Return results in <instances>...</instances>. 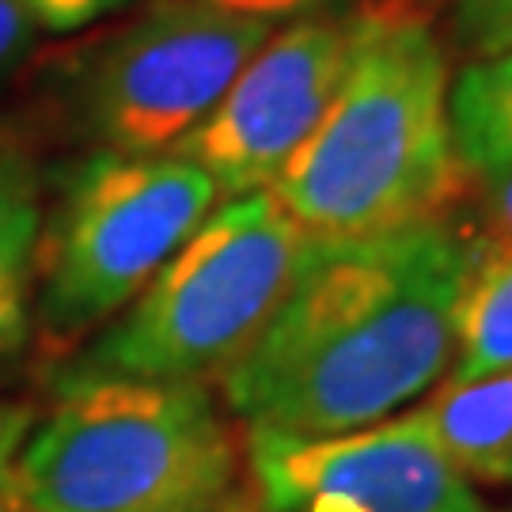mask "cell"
Wrapping results in <instances>:
<instances>
[{
	"label": "cell",
	"instance_id": "7c38bea8",
	"mask_svg": "<svg viewBox=\"0 0 512 512\" xmlns=\"http://www.w3.org/2000/svg\"><path fill=\"white\" fill-rule=\"evenodd\" d=\"M512 365V251L478 255L456 323V361L448 380H475Z\"/></svg>",
	"mask_w": 512,
	"mask_h": 512
},
{
	"label": "cell",
	"instance_id": "8fae6325",
	"mask_svg": "<svg viewBox=\"0 0 512 512\" xmlns=\"http://www.w3.org/2000/svg\"><path fill=\"white\" fill-rule=\"evenodd\" d=\"M459 167L486 179L512 164V50L475 57L448 95Z\"/></svg>",
	"mask_w": 512,
	"mask_h": 512
},
{
	"label": "cell",
	"instance_id": "2e32d148",
	"mask_svg": "<svg viewBox=\"0 0 512 512\" xmlns=\"http://www.w3.org/2000/svg\"><path fill=\"white\" fill-rule=\"evenodd\" d=\"M31 425H35L31 406L0 399V512H23L19 509V490H16V467Z\"/></svg>",
	"mask_w": 512,
	"mask_h": 512
},
{
	"label": "cell",
	"instance_id": "6da1fadb",
	"mask_svg": "<svg viewBox=\"0 0 512 512\" xmlns=\"http://www.w3.org/2000/svg\"><path fill=\"white\" fill-rule=\"evenodd\" d=\"M478 243L444 217L361 239H311L289 296L220 376L247 429L338 437L384 421L456 361Z\"/></svg>",
	"mask_w": 512,
	"mask_h": 512
},
{
	"label": "cell",
	"instance_id": "ffe728a7",
	"mask_svg": "<svg viewBox=\"0 0 512 512\" xmlns=\"http://www.w3.org/2000/svg\"><path fill=\"white\" fill-rule=\"evenodd\" d=\"M490 482H509L512 486V456H505L501 463H497V471L490 475Z\"/></svg>",
	"mask_w": 512,
	"mask_h": 512
},
{
	"label": "cell",
	"instance_id": "7a4b0ae2",
	"mask_svg": "<svg viewBox=\"0 0 512 512\" xmlns=\"http://www.w3.org/2000/svg\"><path fill=\"white\" fill-rule=\"evenodd\" d=\"M448 95V57L429 23L368 12L327 114L270 186L274 202L323 239L440 217L463 175Z\"/></svg>",
	"mask_w": 512,
	"mask_h": 512
},
{
	"label": "cell",
	"instance_id": "5b68a950",
	"mask_svg": "<svg viewBox=\"0 0 512 512\" xmlns=\"http://www.w3.org/2000/svg\"><path fill=\"white\" fill-rule=\"evenodd\" d=\"M217 183L175 152L126 156L95 148L57 186L42 220L35 323L46 342L73 346L107 327L198 232Z\"/></svg>",
	"mask_w": 512,
	"mask_h": 512
},
{
	"label": "cell",
	"instance_id": "ba28073f",
	"mask_svg": "<svg viewBox=\"0 0 512 512\" xmlns=\"http://www.w3.org/2000/svg\"><path fill=\"white\" fill-rule=\"evenodd\" d=\"M247 467L266 512H300L315 497L365 512H490L471 478L403 418L338 437L247 429Z\"/></svg>",
	"mask_w": 512,
	"mask_h": 512
},
{
	"label": "cell",
	"instance_id": "9a60e30c",
	"mask_svg": "<svg viewBox=\"0 0 512 512\" xmlns=\"http://www.w3.org/2000/svg\"><path fill=\"white\" fill-rule=\"evenodd\" d=\"M512 251V164L478 179V255Z\"/></svg>",
	"mask_w": 512,
	"mask_h": 512
},
{
	"label": "cell",
	"instance_id": "4fadbf2b",
	"mask_svg": "<svg viewBox=\"0 0 512 512\" xmlns=\"http://www.w3.org/2000/svg\"><path fill=\"white\" fill-rule=\"evenodd\" d=\"M452 38L471 57L512 50V0H456Z\"/></svg>",
	"mask_w": 512,
	"mask_h": 512
},
{
	"label": "cell",
	"instance_id": "9c48e42d",
	"mask_svg": "<svg viewBox=\"0 0 512 512\" xmlns=\"http://www.w3.org/2000/svg\"><path fill=\"white\" fill-rule=\"evenodd\" d=\"M42 220L35 148L19 129L0 122V368L31 342Z\"/></svg>",
	"mask_w": 512,
	"mask_h": 512
},
{
	"label": "cell",
	"instance_id": "3957f363",
	"mask_svg": "<svg viewBox=\"0 0 512 512\" xmlns=\"http://www.w3.org/2000/svg\"><path fill=\"white\" fill-rule=\"evenodd\" d=\"M31 425L16 467L23 512H220L239 448L198 380H73Z\"/></svg>",
	"mask_w": 512,
	"mask_h": 512
},
{
	"label": "cell",
	"instance_id": "5bb4252c",
	"mask_svg": "<svg viewBox=\"0 0 512 512\" xmlns=\"http://www.w3.org/2000/svg\"><path fill=\"white\" fill-rule=\"evenodd\" d=\"M23 16L35 23V31L50 35H73L95 27L103 19L126 12L133 0H12Z\"/></svg>",
	"mask_w": 512,
	"mask_h": 512
},
{
	"label": "cell",
	"instance_id": "8992f818",
	"mask_svg": "<svg viewBox=\"0 0 512 512\" xmlns=\"http://www.w3.org/2000/svg\"><path fill=\"white\" fill-rule=\"evenodd\" d=\"M274 23L198 0H148L76 69L69 107L95 148L160 156L217 107Z\"/></svg>",
	"mask_w": 512,
	"mask_h": 512
},
{
	"label": "cell",
	"instance_id": "44dd1931",
	"mask_svg": "<svg viewBox=\"0 0 512 512\" xmlns=\"http://www.w3.org/2000/svg\"><path fill=\"white\" fill-rule=\"evenodd\" d=\"M220 512H239V509H232V505H224V509H220Z\"/></svg>",
	"mask_w": 512,
	"mask_h": 512
},
{
	"label": "cell",
	"instance_id": "ac0fdd59",
	"mask_svg": "<svg viewBox=\"0 0 512 512\" xmlns=\"http://www.w3.org/2000/svg\"><path fill=\"white\" fill-rule=\"evenodd\" d=\"M35 42V23L19 12L12 0H0V84L27 61V54L35 50Z\"/></svg>",
	"mask_w": 512,
	"mask_h": 512
},
{
	"label": "cell",
	"instance_id": "e0dca14e",
	"mask_svg": "<svg viewBox=\"0 0 512 512\" xmlns=\"http://www.w3.org/2000/svg\"><path fill=\"white\" fill-rule=\"evenodd\" d=\"M232 16L262 19V23H300V19H323L346 12L349 0H198Z\"/></svg>",
	"mask_w": 512,
	"mask_h": 512
},
{
	"label": "cell",
	"instance_id": "52a82bcc",
	"mask_svg": "<svg viewBox=\"0 0 512 512\" xmlns=\"http://www.w3.org/2000/svg\"><path fill=\"white\" fill-rule=\"evenodd\" d=\"M365 19L368 12H338L270 35L224 99L171 152L202 167L228 198L270 190L327 114Z\"/></svg>",
	"mask_w": 512,
	"mask_h": 512
},
{
	"label": "cell",
	"instance_id": "30bf717a",
	"mask_svg": "<svg viewBox=\"0 0 512 512\" xmlns=\"http://www.w3.org/2000/svg\"><path fill=\"white\" fill-rule=\"evenodd\" d=\"M403 421L467 478H490L512 456V365L475 380H444Z\"/></svg>",
	"mask_w": 512,
	"mask_h": 512
},
{
	"label": "cell",
	"instance_id": "d6986e66",
	"mask_svg": "<svg viewBox=\"0 0 512 512\" xmlns=\"http://www.w3.org/2000/svg\"><path fill=\"white\" fill-rule=\"evenodd\" d=\"M308 512H365V509L346 501V497H315L308 505Z\"/></svg>",
	"mask_w": 512,
	"mask_h": 512
},
{
	"label": "cell",
	"instance_id": "277c9868",
	"mask_svg": "<svg viewBox=\"0 0 512 512\" xmlns=\"http://www.w3.org/2000/svg\"><path fill=\"white\" fill-rule=\"evenodd\" d=\"M311 239L266 190L228 198L126 311L54 368V384L224 376L289 296Z\"/></svg>",
	"mask_w": 512,
	"mask_h": 512
}]
</instances>
